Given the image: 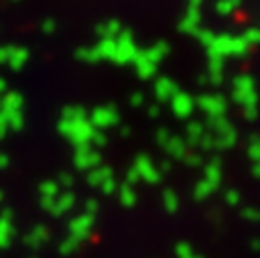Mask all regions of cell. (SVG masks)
Masks as SVG:
<instances>
[{
    "mask_svg": "<svg viewBox=\"0 0 260 258\" xmlns=\"http://www.w3.org/2000/svg\"><path fill=\"white\" fill-rule=\"evenodd\" d=\"M177 256H179V258H201V256H197V254L191 250V246H187V244L177 246Z\"/></svg>",
    "mask_w": 260,
    "mask_h": 258,
    "instance_id": "1",
    "label": "cell"
}]
</instances>
